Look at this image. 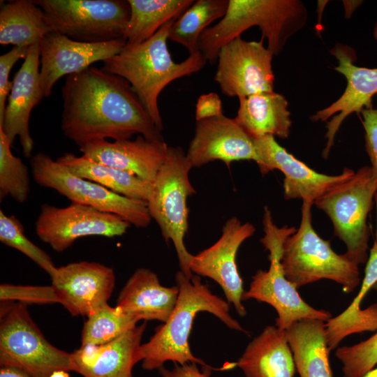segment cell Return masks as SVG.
Returning <instances> with one entry per match:
<instances>
[{"mask_svg": "<svg viewBox=\"0 0 377 377\" xmlns=\"http://www.w3.org/2000/svg\"><path fill=\"white\" fill-rule=\"evenodd\" d=\"M373 289L377 290V283L374 286Z\"/></svg>", "mask_w": 377, "mask_h": 377, "instance_id": "obj_47", "label": "cell"}, {"mask_svg": "<svg viewBox=\"0 0 377 377\" xmlns=\"http://www.w3.org/2000/svg\"><path fill=\"white\" fill-rule=\"evenodd\" d=\"M130 17L123 38L137 44L152 37L168 22L177 19L193 0H128Z\"/></svg>", "mask_w": 377, "mask_h": 377, "instance_id": "obj_30", "label": "cell"}, {"mask_svg": "<svg viewBox=\"0 0 377 377\" xmlns=\"http://www.w3.org/2000/svg\"><path fill=\"white\" fill-rule=\"evenodd\" d=\"M131 226L116 214L71 202L65 207L41 205L35 230L41 241L55 251L62 252L79 238L121 236Z\"/></svg>", "mask_w": 377, "mask_h": 377, "instance_id": "obj_12", "label": "cell"}, {"mask_svg": "<svg viewBox=\"0 0 377 377\" xmlns=\"http://www.w3.org/2000/svg\"><path fill=\"white\" fill-rule=\"evenodd\" d=\"M186 154L193 168L214 161L229 165L233 161L258 160L253 139L235 119L224 114L196 121Z\"/></svg>", "mask_w": 377, "mask_h": 377, "instance_id": "obj_19", "label": "cell"}, {"mask_svg": "<svg viewBox=\"0 0 377 377\" xmlns=\"http://www.w3.org/2000/svg\"><path fill=\"white\" fill-rule=\"evenodd\" d=\"M192 168L180 147H168L147 201L151 219L158 224L165 241H171L175 246L180 271L190 279L193 276L190 268L193 255L186 249L184 237L188 226L187 199L195 193L189 179Z\"/></svg>", "mask_w": 377, "mask_h": 377, "instance_id": "obj_6", "label": "cell"}, {"mask_svg": "<svg viewBox=\"0 0 377 377\" xmlns=\"http://www.w3.org/2000/svg\"><path fill=\"white\" fill-rule=\"evenodd\" d=\"M30 165L38 184L56 191L73 203L116 214L136 228H147L151 221L146 201L125 197L76 176L47 154L38 153L33 156Z\"/></svg>", "mask_w": 377, "mask_h": 377, "instance_id": "obj_11", "label": "cell"}, {"mask_svg": "<svg viewBox=\"0 0 377 377\" xmlns=\"http://www.w3.org/2000/svg\"><path fill=\"white\" fill-rule=\"evenodd\" d=\"M374 202H375L376 211V232H375L374 243L377 244V193L375 195Z\"/></svg>", "mask_w": 377, "mask_h": 377, "instance_id": "obj_45", "label": "cell"}, {"mask_svg": "<svg viewBox=\"0 0 377 377\" xmlns=\"http://www.w3.org/2000/svg\"><path fill=\"white\" fill-rule=\"evenodd\" d=\"M50 277L58 302L73 316H84L108 303L116 281L111 267L88 261L56 267Z\"/></svg>", "mask_w": 377, "mask_h": 377, "instance_id": "obj_17", "label": "cell"}, {"mask_svg": "<svg viewBox=\"0 0 377 377\" xmlns=\"http://www.w3.org/2000/svg\"><path fill=\"white\" fill-rule=\"evenodd\" d=\"M260 171L266 175L274 170L284 175L286 200L302 199L312 202L337 185L349 179L355 171L345 168L341 174L319 173L300 161L276 141L272 135L253 139Z\"/></svg>", "mask_w": 377, "mask_h": 377, "instance_id": "obj_15", "label": "cell"}, {"mask_svg": "<svg viewBox=\"0 0 377 377\" xmlns=\"http://www.w3.org/2000/svg\"><path fill=\"white\" fill-rule=\"evenodd\" d=\"M222 114H223L222 101L217 94L210 92L198 97L195 105L196 121Z\"/></svg>", "mask_w": 377, "mask_h": 377, "instance_id": "obj_39", "label": "cell"}, {"mask_svg": "<svg viewBox=\"0 0 377 377\" xmlns=\"http://www.w3.org/2000/svg\"><path fill=\"white\" fill-rule=\"evenodd\" d=\"M365 131V149L369 157L371 168L377 181V107L372 105L361 111Z\"/></svg>", "mask_w": 377, "mask_h": 377, "instance_id": "obj_38", "label": "cell"}, {"mask_svg": "<svg viewBox=\"0 0 377 377\" xmlns=\"http://www.w3.org/2000/svg\"><path fill=\"white\" fill-rule=\"evenodd\" d=\"M164 140H135L94 141L80 147L82 155L153 183L168 149Z\"/></svg>", "mask_w": 377, "mask_h": 377, "instance_id": "obj_22", "label": "cell"}, {"mask_svg": "<svg viewBox=\"0 0 377 377\" xmlns=\"http://www.w3.org/2000/svg\"><path fill=\"white\" fill-rule=\"evenodd\" d=\"M313 205L302 200L300 226L283 243L281 265L285 276L297 288L327 279L350 293L360 283L359 265L345 253L334 252L330 241L317 234L312 225Z\"/></svg>", "mask_w": 377, "mask_h": 377, "instance_id": "obj_5", "label": "cell"}, {"mask_svg": "<svg viewBox=\"0 0 377 377\" xmlns=\"http://www.w3.org/2000/svg\"><path fill=\"white\" fill-rule=\"evenodd\" d=\"M126 42L119 38L87 43L51 32L40 43V82L45 97L62 77L80 73L97 61H103L119 52Z\"/></svg>", "mask_w": 377, "mask_h": 377, "instance_id": "obj_16", "label": "cell"}, {"mask_svg": "<svg viewBox=\"0 0 377 377\" xmlns=\"http://www.w3.org/2000/svg\"><path fill=\"white\" fill-rule=\"evenodd\" d=\"M228 0H197L172 23L168 40L183 45L189 55L199 52V39L216 20L226 14Z\"/></svg>", "mask_w": 377, "mask_h": 377, "instance_id": "obj_31", "label": "cell"}, {"mask_svg": "<svg viewBox=\"0 0 377 377\" xmlns=\"http://www.w3.org/2000/svg\"><path fill=\"white\" fill-rule=\"evenodd\" d=\"M179 296L168 319L156 327L150 339L141 345L142 367L147 371L158 369L166 362L184 364L207 365L191 352L188 339L198 313H212L231 330L246 332L230 314L229 303L212 293L202 283L200 276H186L182 271L175 275Z\"/></svg>", "mask_w": 377, "mask_h": 377, "instance_id": "obj_2", "label": "cell"}, {"mask_svg": "<svg viewBox=\"0 0 377 377\" xmlns=\"http://www.w3.org/2000/svg\"><path fill=\"white\" fill-rule=\"evenodd\" d=\"M285 331L300 377H333L325 321L304 318Z\"/></svg>", "mask_w": 377, "mask_h": 377, "instance_id": "obj_26", "label": "cell"}, {"mask_svg": "<svg viewBox=\"0 0 377 377\" xmlns=\"http://www.w3.org/2000/svg\"><path fill=\"white\" fill-rule=\"evenodd\" d=\"M0 364L21 369L34 377H49L57 370L71 371V353L44 337L25 304L1 302Z\"/></svg>", "mask_w": 377, "mask_h": 377, "instance_id": "obj_9", "label": "cell"}, {"mask_svg": "<svg viewBox=\"0 0 377 377\" xmlns=\"http://www.w3.org/2000/svg\"><path fill=\"white\" fill-rule=\"evenodd\" d=\"M343 2L347 17H349L355 8L362 3V1H346Z\"/></svg>", "mask_w": 377, "mask_h": 377, "instance_id": "obj_42", "label": "cell"}, {"mask_svg": "<svg viewBox=\"0 0 377 377\" xmlns=\"http://www.w3.org/2000/svg\"><path fill=\"white\" fill-rule=\"evenodd\" d=\"M178 296L177 286H163L155 272L140 267L122 288L117 306L139 321L156 320L165 323L172 312Z\"/></svg>", "mask_w": 377, "mask_h": 377, "instance_id": "obj_23", "label": "cell"}, {"mask_svg": "<svg viewBox=\"0 0 377 377\" xmlns=\"http://www.w3.org/2000/svg\"><path fill=\"white\" fill-rule=\"evenodd\" d=\"M0 297L1 302H12L13 300H19L20 303L24 304L59 303L52 286H23L2 283L0 286Z\"/></svg>", "mask_w": 377, "mask_h": 377, "instance_id": "obj_36", "label": "cell"}, {"mask_svg": "<svg viewBox=\"0 0 377 377\" xmlns=\"http://www.w3.org/2000/svg\"><path fill=\"white\" fill-rule=\"evenodd\" d=\"M239 101L234 119L251 138L288 137L292 120L288 101L283 95L274 91L262 92L239 98Z\"/></svg>", "mask_w": 377, "mask_h": 377, "instance_id": "obj_25", "label": "cell"}, {"mask_svg": "<svg viewBox=\"0 0 377 377\" xmlns=\"http://www.w3.org/2000/svg\"><path fill=\"white\" fill-rule=\"evenodd\" d=\"M306 20V8L299 0H228L225 15L201 35L199 51L213 64L223 45L257 26L267 48L277 55Z\"/></svg>", "mask_w": 377, "mask_h": 377, "instance_id": "obj_4", "label": "cell"}, {"mask_svg": "<svg viewBox=\"0 0 377 377\" xmlns=\"http://www.w3.org/2000/svg\"><path fill=\"white\" fill-rule=\"evenodd\" d=\"M263 41L239 36L221 47L214 80L223 94L239 98L274 91V54Z\"/></svg>", "mask_w": 377, "mask_h": 377, "instance_id": "obj_13", "label": "cell"}, {"mask_svg": "<svg viewBox=\"0 0 377 377\" xmlns=\"http://www.w3.org/2000/svg\"><path fill=\"white\" fill-rule=\"evenodd\" d=\"M175 20L168 22L145 42L126 43L119 53L103 61L102 67L131 84L161 131L163 120L158 105L161 91L174 80L199 72L207 62L200 52L189 55L182 62L173 61L167 41Z\"/></svg>", "mask_w": 377, "mask_h": 377, "instance_id": "obj_3", "label": "cell"}, {"mask_svg": "<svg viewBox=\"0 0 377 377\" xmlns=\"http://www.w3.org/2000/svg\"><path fill=\"white\" fill-rule=\"evenodd\" d=\"M361 287L348 307L325 323L327 345L330 351L338 348L348 336L364 332L377 331V303L365 309L360 305L366 294L377 283V244L369 249Z\"/></svg>", "mask_w": 377, "mask_h": 377, "instance_id": "obj_27", "label": "cell"}, {"mask_svg": "<svg viewBox=\"0 0 377 377\" xmlns=\"http://www.w3.org/2000/svg\"><path fill=\"white\" fill-rule=\"evenodd\" d=\"M263 223L265 235L260 242L269 252V267L267 270L260 269L253 276L249 289L243 294L242 301L256 300L271 305L277 313L275 326L281 330H286L294 323L304 318L328 321L332 318V314L307 304L283 270V243L297 229L286 226L278 227L267 207H265Z\"/></svg>", "mask_w": 377, "mask_h": 377, "instance_id": "obj_7", "label": "cell"}, {"mask_svg": "<svg viewBox=\"0 0 377 377\" xmlns=\"http://www.w3.org/2000/svg\"><path fill=\"white\" fill-rule=\"evenodd\" d=\"M234 363L245 377H294L296 371L286 332L274 325L253 338Z\"/></svg>", "mask_w": 377, "mask_h": 377, "instance_id": "obj_24", "label": "cell"}, {"mask_svg": "<svg viewBox=\"0 0 377 377\" xmlns=\"http://www.w3.org/2000/svg\"><path fill=\"white\" fill-rule=\"evenodd\" d=\"M52 32L97 43L123 38L130 6L125 0H34Z\"/></svg>", "mask_w": 377, "mask_h": 377, "instance_id": "obj_10", "label": "cell"}, {"mask_svg": "<svg viewBox=\"0 0 377 377\" xmlns=\"http://www.w3.org/2000/svg\"><path fill=\"white\" fill-rule=\"evenodd\" d=\"M335 356L342 364L343 377H363L377 364V331L358 343L338 347Z\"/></svg>", "mask_w": 377, "mask_h": 377, "instance_id": "obj_35", "label": "cell"}, {"mask_svg": "<svg viewBox=\"0 0 377 377\" xmlns=\"http://www.w3.org/2000/svg\"><path fill=\"white\" fill-rule=\"evenodd\" d=\"M376 193L372 169L364 165L313 202L329 216L334 235L346 245L345 254L358 265L366 263L369 258L370 232L367 219Z\"/></svg>", "mask_w": 377, "mask_h": 377, "instance_id": "obj_8", "label": "cell"}, {"mask_svg": "<svg viewBox=\"0 0 377 377\" xmlns=\"http://www.w3.org/2000/svg\"><path fill=\"white\" fill-rule=\"evenodd\" d=\"M0 241L27 256L50 276L56 268L50 256L24 234V226L15 215L0 211Z\"/></svg>", "mask_w": 377, "mask_h": 377, "instance_id": "obj_34", "label": "cell"}, {"mask_svg": "<svg viewBox=\"0 0 377 377\" xmlns=\"http://www.w3.org/2000/svg\"><path fill=\"white\" fill-rule=\"evenodd\" d=\"M198 364L186 363L184 364H174L172 369L164 366L158 369L161 377H211L212 371L214 369L209 366L198 368Z\"/></svg>", "mask_w": 377, "mask_h": 377, "instance_id": "obj_40", "label": "cell"}, {"mask_svg": "<svg viewBox=\"0 0 377 377\" xmlns=\"http://www.w3.org/2000/svg\"><path fill=\"white\" fill-rule=\"evenodd\" d=\"M338 61L335 70L346 78L347 85L343 94L330 106L318 110L311 119L313 121H326L327 145L323 156L327 158L334 144L335 135L346 118L353 112H361L371 105V98L377 93V68H369L354 65L356 61L352 48L337 44L331 50Z\"/></svg>", "mask_w": 377, "mask_h": 377, "instance_id": "obj_18", "label": "cell"}, {"mask_svg": "<svg viewBox=\"0 0 377 377\" xmlns=\"http://www.w3.org/2000/svg\"><path fill=\"white\" fill-rule=\"evenodd\" d=\"M0 377H34L25 371L10 366H1Z\"/></svg>", "mask_w": 377, "mask_h": 377, "instance_id": "obj_41", "label": "cell"}, {"mask_svg": "<svg viewBox=\"0 0 377 377\" xmlns=\"http://www.w3.org/2000/svg\"><path fill=\"white\" fill-rule=\"evenodd\" d=\"M61 128L79 147L94 141L128 140L135 135L163 140L131 84L90 66L66 77L61 88Z\"/></svg>", "mask_w": 377, "mask_h": 377, "instance_id": "obj_1", "label": "cell"}, {"mask_svg": "<svg viewBox=\"0 0 377 377\" xmlns=\"http://www.w3.org/2000/svg\"><path fill=\"white\" fill-rule=\"evenodd\" d=\"M363 377H377V368H374L367 373Z\"/></svg>", "mask_w": 377, "mask_h": 377, "instance_id": "obj_44", "label": "cell"}, {"mask_svg": "<svg viewBox=\"0 0 377 377\" xmlns=\"http://www.w3.org/2000/svg\"><path fill=\"white\" fill-rule=\"evenodd\" d=\"M11 144L0 127V199L10 196L17 202H24L30 191L27 166L11 151Z\"/></svg>", "mask_w": 377, "mask_h": 377, "instance_id": "obj_33", "label": "cell"}, {"mask_svg": "<svg viewBox=\"0 0 377 377\" xmlns=\"http://www.w3.org/2000/svg\"><path fill=\"white\" fill-rule=\"evenodd\" d=\"M81 333V346L102 345L133 329L139 322L119 306L105 303L87 316Z\"/></svg>", "mask_w": 377, "mask_h": 377, "instance_id": "obj_32", "label": "cell"}, {"mask_svg": "<svg viewBox=\"0 0 377 377\" xmlns=\"http://www.w3.org/2000/svg\"><path fill=\"white\" fill-rule=\"evenodd\" d=\"M146 323L98 346H81L71 353V371L83 377H133V368L142 360L141 339Z\"/></svg>", "mask_w": 377, "mask_h": 377, "instance_id": "obj_21", "label": "cell"}, {"mask_svg": "<svg viewBox=\"0 0 377 377\" xmlns=\"http://www.w3.org/2000/svg\"><path fill=\"white\" fill-rule=\"evenodd\" d=\"M52 32L43 10L32 0H12L0 8V44L30 47Z\"/></svg>", "mask_w": 377, "mask_h": 377, "instance_id": "obj_29", "label": "cell"}, {"mask_svg": "<svg viewBox=\"0 0 377 377\" xmlns=\"http://www.w3.org/2000/svg\"><path fill=\"white\" fill-rule=\"evenodd\" d=\"M73 175L96 182L125 197L147 201L153 183L111 166L96 162L87 156L64 153L56 159Z\"/></svg>", "mask_w": 377, "mask_h": 377, "instance_id": "obj_28", "label": "cell"}, {"mask_svg": "<svg viewBox=\"0 0 377 377\" xmlns=\"http://www.w3.org/2000/svg\"><path fill=\"white\" fill-rule=\"evenodd\" d=\"M49 377H70L68 371L65 370H57L50 374Z\"/></svg>", "mask_w": 377, "mask_h": 377, "instance_id": "obj_43", "label": "cell"}, {"mask_svg": "<svg viewBox=\"0 0 377 377\" xmlns=\"http://www.w3.org/2000/svg\"><path fill=\"white\" fill-rule=\"evenodd\" d=\"M29 47H13L0 56V122L3 119L7 99L10 92L13 81L9 80L13 66L20 59H25Z\"/></svg>", "mask_w": 377, "mask_h": 377, "instance_id": "obj_37", "label": "cell"}, {"mask_svg": "<svg viewBox=\"0 0 377 377\" xmlns=\"http://www.w3.org/2000/svg\"><path fill=\"white\" fill-rule=\"evenodd\" d=\"M40 43L29 47L28 54L15 75L7 99L0 127L11 145L16 137L20 139L23 154L32 156L34 142L29 130V119L33 109L45 97L40 82Z\"/></svg>", "mask_w": 377, "mask_h": 377, "instance_id": "obj_20", "label": "cell"}, {"mask_svg": "<svg viewBox=\"0 0 377 377\" xmlns=\"http://www.w3.org/2000/svg\"><path fill=\"white\" fill-rule=\"evenodd\" d=\"M254 226L242 223L237 217L230 218L222 228L220 238L211 246L193 256L190 268L193 274L216 281L222 288L227 301L242 317L246 315L242 304L244 293L239 274L236 255L242 244L255 232Z\"/></svg>", "mask_w": 377, "mask_h": 377, "instance_id": "obj_14", "label": "cell"}, {"mask_svg": "<svg viewBox=\"0 0 377 377\" xmlns=\"http://www.w3.org/2000/svg\"><path fill=\"white\" fill-rule=\"evenodd\" d=\"M374 37L377 40V22L375 25L374 30Z\"/></svg>", "mask_w": 377, "mask_h": 377, "instance_id": "obj_46", "label": "cell"}]
</instances>
